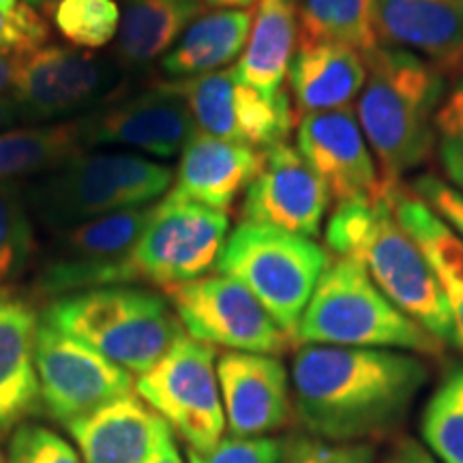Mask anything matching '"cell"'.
<instances>
[{"instance_id": "obj_1", "label": "cell", "mask_w": 463, "mask_h": 463, "mask_svg": "<svg viewBox=\"0 0 463 463\" xmlns=\"http://www.w3.org/2000/svg\"><path fill=\"white\" fill-rule=\"evenodd\" d=\"M427 380V363L410 352L303 345L292 363L294 414L314 438L372 444L397 433Z\"/></svg>"}, {"instance_id": "obj_2", "label": "cell", "mask_w": 463, "mask_h": 463, "mask_svg": "<svg viewBox=\"0 0 463 463\" xmlns=\"http://www.w3.org/2000/svg\"><path fill=\"white\" fill-rule=\"evenodd\" d=\"M442 101L444 73L425 58L382 45L369 52L358 125L384 187H397L430 157Z\"/></svg>"}, {"instance_id": "obj_3", "label": "cell", "mask_w": 463, "mask_h": 463, "mask_svg": "<svg viewBox=\"0 0 463 463\" xmlns=\"http://www.w3.org/2000/svg\"><path fill=\"white\" fill-rule=\"evenodd\" d=\"M326 245L337 256L356 260L375 286L427 333L444 345H455L447 298L419 245L397 222L386 187L373 200L337 204L326 222Z\"/></svg>"}, {"instance_id": "obj_4", "label": "cell", "mask_w": 463, "mask_h": 463, "mask_svg": "<svg viewBox=\"0 0 463 463\" xmlns=\"http://www.w3.org/2000/svg\"><path fill=\"white\" fill-rule=\"evenodd\" d=\"M43 320L137 375L150 372L187 335L165 294L137 286L92 288L54 298Z\"/></svg>"}, {"instance_id": "obj_5", "label": "cell", "mask_w": 463, "mask_h": 463, "mask_svg": "<svg viewBox=\"0 0 463 463\" xmlns=\"http://www.w3.org/2000/svg\"><path fill=\"white\" fill-rule=\"evenodd\" d=\"M303 345L369 347L439 356L444 344L403 314L356 260L331 258L294 335Z\"/></svg>"}, {"instance_id": "obj_6", "label": "cell", "mask_w": 463, "mask_h": 463, "mask_svg": "<svg viewBox=\"0 0 463 463\" xmlns=\"http://www.w3.org/2000/svg\"><path fill=\"white\" fill-rule=\"evenodd\" d=\"M174 183L164 164L131 153H80L22 187L43 228L62 232L112 213L150 206Z\"/></svg>"}, {"instance_id": "obj_7", "label": "cell", "mask_w": 463, "mask_h": 463, "mask_svg": "<svg viewBox=\"0 0 463 463\" xmlns=\"http://www.w3.org/2000/svg\"><path fill=\"white\" fill-rule=\"evenodd\" d=\"M331 256L316 239L242 222L232 230L217 270L245 286L294 339Z\"/></svg>"}, {"instance_id": "obj_8", "label": "cell", "mask_w": 463, "mask_h": 463, "mask_svg": "<svg viewBox=\"0 0 463 463\" xmlns=\"http://www.w3.org/2000/svg\"><path fill=\"white\" fill-rule=\"evenodd\" d=\"M125 82L118 62L103 61L84 50L43 45L15 58L14 99L20 120L26 123H65L67 116L92 114L116 99Z\"/></svg>"}, {"instance_id": "obj_9", "label": "cell", "mask_w": 463, "mask_h": 463, "mask_svg": "<svg viewBox=\"0 0 463 463\" xmlns=\"http://www.w3.org/2000/svg\"><path fill=\"white\" fill-rule=\"evenodd\" d=\"M153 204L90 219L58 232L39 270L37 292L48 298L92 288L129 286L131 256L146 228Z\"/></svg>"}, {"instance_id": "obj_10", "label": "cell", "mask_w": 463, "mask_h": 463, "mask_svg": "<svg viewBox=\"0 0 463 463\" xmlns=\"http://www.w3.org/2000/svg\"><path fill=\"white\" fill-rule=\"evenodd\" d=\"M136 389L191 450H208L223 438L228 425L213 345L184 335L150 372L137 378Z\"/></svg>"}, {"instance_id": "obj_11", "label": "cell", "mask_w": 463, "mask_h": 463, "mask_svg": "<svg viewBox=\"0 0 463 463\" xmlns=\"http://www.w3.org/2000/svg\"><path fill=\"white\" fill-rule=\"evenodd\" d=\"M230 236V219L195 202L167 198L153 213L133 249V281L170 288L217 269Z\"/></svg>"}, {"instance_id": "obj_12", "label": "cell", "mask_w": 463, "mask_h": 463, "mask_svg": "<svg viewBox=\"0 0 463 463\" xmlns=\"http://www.w3.org/2000/svg\"><path fill=\"white\" fill-rule=\"evenodd\" d=\"M165 298L191 339L228 352L281 356L292 337L245 286L225 275L165 288Z\"/></svg>"}, {"instance_id": "obj_13", "label": "cell", "mask_w": 463, "mask_h": 463, "mask_svg": "<svg viewBox=\"0 0 463 463\" xmlns=\"http://www.w3.org/2000/svg\"><path fill=\"white\" fill-rule=\"evenodd\" d=\"M187 101L198 131L242 146L264 150L288 140L294 109L288 92L264 97L242 82L236 67L167 82Z\"/></svg>"}, {"instance_id": "obj_14", "label": "cell", "mask_w": 463, "mask_h": 463, "mask_svg": "<svg viewBox=\"0 0 463 463\" xmlns=\"http://www.w3.org/2000/svg\"><path fill=\"white\" fill-rule=\"evenodd\" d=\"M34 361L42 405L65 427L133 391L129 372L45 320L37 328Z\"/></svg>"}, {"instance_id": "obj_15", "label": "cell", "mask_w": 463, "mask_h": 463, "mask_svg": "<svg viewBox=\"0 0 463 463\" xmlns=\"http://www.w3.org/2000/svg\"><path fill=\"white\" fill-rule=\"evenodd\" d=\"M78 125L84 148H131L157 159L178 157L198 131L187 101L167 82L131 97H116L78 118Z\"/></svg>"}, {"instance_id": "obj_16", "label": "cell", "mask_w": 463, "mask_h": 463, "mask_svg": "<svg viewBox=\"0 0 463 463\" xmlns=\"http://www.w3.org/2000/svg\"><path fill=\"white\" fill-rule=\"evenodd\" d=\"M331 195L297 146L288 142L262 150L260 170L242 198V219L316 239Z\"/></svg>"}, {"instance_id": "obj_17", "label": "cell", "mask_w": 463, "mask_h": 463, "mask_svg": "<svg viewBox=\"0 0 463 463\" xmlns=\"http://www.w3.org/2000/svg\"><path fill=\"white\" fill-rule=\"evenodd\" d=\"M297 148L337 204L373 200L384 191L372 148L350 108L303 116Z\"/></svg>"}, {"instance_id": "obj_18", "label": "cell", "mask_w": 463, "mask_h": 463, "mask_svg": "<svg viewBox=\"0 0 463 463\" xmlns=\"http://www.w3.org/2000/svg\"><path fill=\"white\" fill-rule=\"evenodd\" d=\"M217 378L232 436L262 438L292 420V389L279 356L225 352L217 356Z\"/></svg>"}, {"instance_id": "obj_19", "label": "cell", "mask_w": 463, "mask_h": 463, "mask_svg": "<svg viewBox=\"0 0 463 463\" xmlns=\"http://www.w3.org/2000/svg\"><path fill=\"white\" fill-rule=\"evenodd\" d=\"M378 45L425 58L439 71L463 62V0H378Z\"/></svg>"}, {"instance_id": "obj_20", "label": "cell", "mask_w": 463, "mask_h": 463, "mask_svg": "<svg viewBox=\"0 0 463 463\" xmlns=\"http://www.w3.org/2000/svg\"><path fill=\"white\" fill-rule=\"evenodd\" d=\"M262 150L195 131L183 148L170 198L228 213L256 178Z\"/></svg>"}, {"instance_id": "obj_21", "label": "cell", "mask_w": 463, "mask_h": 463, "mask_svg": "<svg viewBox=\"0 0 463 463\" xmlns=\"http://www.w3.org/2000/svg\"><path fill=\"white\" fill-rule=\"evenodd\" d=\"M39 320L28 300L0 294V438L42 408L34 345Z\"/></svg>"}, {"instance_id": "obj_22", "label": "cell", "mask_w": 463, "mask_h": 463, "mask_svg": "<svg viewBox=\"0 0 463 463\" xmlns=\"http://www.w3.org/2000/svg\"><path fill=\"white\" fill-rule=\"evenodd\" d=\"M67 430L84 463H146L170 427L140 395L131 392L69 422Z\"/></svg>"}, {"instance_id": "obj_23", "label": "cell", "mask_w": 463, "mask_h": 463, "mask_svg": "<svg viewBox=\"0 0 463 463\" xmlns=\"http://www.w3.org/2000/svg\"><path fill=\"white\" fill-rule=\"evenodd\" d=\"M288 80L303 116L345 109L367 82V56L337 42L298 45Z\"/></svg>"}, {"instance_id": "obj_24", "label": "cell", "mask_w": 463, "mask_h": 463, "mask_svg": "<svg viewBox=\"0 0 463 463\" xmlns=\"http://www.w3.org/2000/svg\"><path fill=\"white\" fill-rule=\"evenodd\" d=\"M392 213L425 256L447 298L455 326V345L463 350V239L412 191L386 187Z\"/></svg>"}, {"instance_id": "obj_25", "label": "cell", "mask_w": 463, "mask_h": 463, "mask_svg": "<svg viewBox=\"0 0 463 463\" xmlns=\"http://www.w3.org/2000/svg\"><path fill=\"white\" fill-rule=\"evenodd\" d=\"M253 17L247 9H217L200 15L161 56V71L170 82L222 71L241 61Z\"/></svg>"}, {"instance_id": "obj_26", "label": "cell", "mask_w": 463, "mask_h": 463, "mask_svg": "<svg viewBox=\"0 0 463 463\" xmlns=\"http://www.w3.org/2000/svg\"><path fill=\"white\" fill-rule=\"evenodd\" d=\"M298 37L297 0H258L256 22L236 73L242 82L273 99L281 95Z\"/></svg>"}, {"instance_id": "obj_27", "label": "cell", "mask_w": 463, "mask_h": 463, "mask_svg": "<svg viewBox=\"0 0 463 463\" xmlns=\"http://www.w3.org/2000/svg\"><path fill=\"white\" fill-rule=\"evenodd\" d=\"M204 0H125L116 58L123 69H142L164 56L202 15Z\"/></svg>"}, {"instance_id": "obj_28", "label": "cell", "mask_w": 463, "mask_h": 463, "mask_svg": "<svg viewBox=\"0 0 463 463\" xmlns=\"http://www.w3.org/2000/svg\"><path fill=\"white\" fill-rule=\"evenodd\" d=\"M78 118L0 133V181L17 183L58 170L84 153Z\"/></svg>"}, {"instance_id": "obj_29", "label": "cell", "mask_w": 463, "mask_h": 463, "mask_svg": "<svg viewBox=\"0 0 463 463\" xmlns=\"http://www.w3.org/2000/svg\"><path fill=\"white\" fill-rule=\"evenodd\" d=\"M298 45L337 42L363 52L378 48L373 11L378 0H297Z\"/></svg>"}, {"instance_id": "obj_30", "label": "cell", "mask_w": 463, "mask_h": 463, "mask_svg": "<svg viewBox=\"0 0 463 463\" xmlns=\"http://www.w3.org/2000/svg\"><path fill=\"white\" fill-rule=\"evenodd\" d=\"M420 436L439 463H463V367L449 373L427 402Z\"/></svg>"}, {"instance_id": "obj_31", "label": "cell", "mask_w": 463, "mask_h": 463, "mask_svg": "<svg viewBox=\"0 0 463 463\" xmlns=\"http://www.w3.org/2000/svg\"><path fill=\"white\" fill-rule=\"evenodd\" d=\"M33 251V219L22 184L0 181V294L24 273Z\"/></svg>"}, {"instance_id": "obj_32", "label": "cell", "mask_w": 463, "mask_h": 463, "mask_svg": "<svg viewBox=\"0 0 463 463\" xmlns=\"http://www.w3.org/2000/svg\"><path fill=\"white\" fill-rule=\"evenodd\" d=\"M54 22L75 48L95 50L118 34L120 7L116 0H62L54 9Z\"/></svg>"}, {"instance_id": "obj_33", "label": "cell", "mask_w": 463, "mask_h": 463, "mask_svg": "<svg viewBox=\"0 0 463 463\" xmlns=\"http://www.w3.org/2000/svg\"><path fill=\"white\" fill-rule=\"evenodd\" d=\"M436 148L449 184L463 194V80L438 109Z\"/></svg>"}, {"instance_id": "obj_34", "label": "cell", "mask_w": 463, "mask_h": 463, "mask_svg": "<svg viewBox=\"0 0 463 463\" xmlns=\"http://www.w3.org/2000/svg\"><path fill=\"white\" fill-rule=\"evenodd\" d=\"M7 463H84L65 438L43 425L22 422L11 433Z\"/></svg>"}, {"instance_id": "obj_35", "label": "cell", "mask_w": 463, "mask_h": 463, "mask_svg": "<svg viewBox=\"0 0 463 463\" xmlns=\"http://www.w3.org/2000/svg\"><path fill=\"white\" fill-rule=\"evenodd\" d=\"M48 22L31 5L17 3L11 11H0V56L20 58L43 48L48 42Z\"/></svg>"}, {"instance_id": "obj_36", "label": "cell", "mask_w": 463, "mask_h": 463, "mask_svg": "<svg viewBox=\"0 0 463 463\" xmlns=\"http://www.w3.org/2000/svg\"><path fill=\"white\" fill-rule=\"evenodd\" d=\"M283 439L262 438H222L213 449L191 450L189 463H281Z\"/></svg>"}, {"instance_id": "obj_37", "label": "cell", "mask_w": 463, "mask_h": 463, "mask_svg": "<svg viewBox=\"0 0 463 463\" xmlns=\"http://www.w3.org/2000/svg\"><path fill=\"white\" fill-rule=\"evenodd\" d=\"M281 463H375L372 444H339L298 436L283 444Z\"/></svg>"}, {"instance_id": "obj_38", "label": "cell", "mask_w": 463, "mask_h": 463, "mask_svg": "<svg viewBox=\"0 0 463 463\" xmlns=\"http://www.w3.org/2000/svg\"><path fill=\"white\" fill-rule=\"evenodd\" d=\"M414 195L425 202L436 215H439L463 239V194L450 187L449 183L439 181L438 176L425 174L419 176L412 184Z\"/></svg>"}, {"instance_id": "obj_39", "label": "cell", "mask_w": 463, "mask_h": 463, "mask_svg": "<svg viewBox=\"0 0 463 463\" xmlns=\"http://www.w3.org/2000/svg\"><path fill=\"white\" fill-rule=\"evenodd\" d=\"M382 463H439L427 447L412 438H399L386 453Z\"/></svg>"}, {"instance_id": "obj_40", "label": "cell", "mask_w": 463, "mask_h": 463, "mask_svg": "<svg viewBox=\"0 0 463 463\" xmlns=\"http://www.w3.org/2000/svg\"><path fill=\"white\" fill-rule=\"evenodd\" d=\"M146 463H184L181 457V450H178L176 444H174L172 430L164 431V436L159 438L157 447H155L153 453H150Z\"/></svg>"}, {"instance_id": "obj_41", "label": "cell", "mask_w": 463, "mask_h": 463, "mask_svg": "<svg viewBox=\"0 0 463 463\" xmlns=\"http://www.w3.org/2000/svg\"><path fill=\"white\" fill-rule=\"evenodd\" d=\"M15 58L0 56V97H9L11 84H14Z\"/></svg>"}, {"instance_id": "obj_42", "label": "cell", "mask_w": 463, "mask_h": 463, "mask_svg": "<svg viewBox=\"0 0 463 463\" xmlns=\"http://www.w3.org/2000/svg\"><path fill=\"white\" fill-rule=\"evenodd\" d=\"M20 123V112H17L15 103L11 97H0V129Z\"/></svg>"}, {"instance_id": "obj_43", "label": "cell", "mask_w": 463, "mask_h": 463, "mask_svg": "<svg viewBox=\"0 0 463 463\" xmlns=\"http://www.w3.org/2000/svg\"><path fill=\"white\" fill-rule=\"evenodd\" d=\"M253 3H256V0H204V5H211V7L215 9H247V11Z\"/></svg>"}, {"instance_id": "obj_44", "label": "cell", "mask_w": 463, "mask_h": 463, "mask_svg": "<svg viewBox=\"0 0 463 463\" xmlns=\"http://www.w3.org/2000/svg\"><path fill=\"white\" fill-rule=\"evenodd\" d=\"M33 9H56L62 0H24Z\"/></svg>"}, {"instance_id": "obj_45", "label": "cell", "mask_w": 463, "mask_h": 463, "mask_svg": "<svg viewBox=\"0 0 463 463\" xmlns=\"http://www.w3.org/2000/svg\"><path fill=\"white\" fill-rule=\"evenodd\" d=\"M17 7V0H0V11H11Z\"/></svg>"}, {"instance_id": "obj_46", "label": "cell", "mask_w": 463, "mask_h": 463, "mask_svg": "<svg viewBox=\"0 0 463 463\" xmlns=\"http://www.w3.org/2000/svg\"><path fill=\"white\" fill-rule=\"evenodd\" d=\"M0 463H7V461H5V459H3V455H0Z\"/></svg>"}]
</instances>
